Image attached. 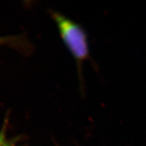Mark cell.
Wrapping results in <instances>:
<instances>
[{
  "instance_id": "1",
  "label": "cell",
  "mask_w": 146,
  "mask_h": 146,
  "mask_svg": "<svg viewBox=\"0 0 146 146\" xmlns=\"http://www.w3.org/2000/svg\"><path fill=\"white\" fill-rule=\"evenodd\" d=\"M52 16L66 47L78 65H81L89 55L86 33L79 25L59 12H53Z\"/></svg>"
},
{
  "instance_id": "3",
  "label": "cell",
  "mask_w": 146,
  "mask_h": 146,
  "mask_svg": "<svg viewBox=\"0 0 146 146\" xmlns=\"http://www.w3.org/2000/svg\"><path fill=\"white\" fill-rule=\"evenodd\" d=\"M13 40V38L10 37V36H4V37H0V44H3V43H10L11 41Z\"/></svg>"
},
{
  "instance_id": "2",
  "label": "cell",
  "mask_w": 146,
  "mask_h": 146,
  "mask_svg": "<svg viewBox=\"0 0 146 146\" xmlns=\"http://www.w3.org/2000/svg\"><path fill=\"white\" fill-rule=\"evenodd\" d=\"M8 119L4 120L0 131V146H17V139H10L7 136Z\"/></svg>"
}]
</instances>
